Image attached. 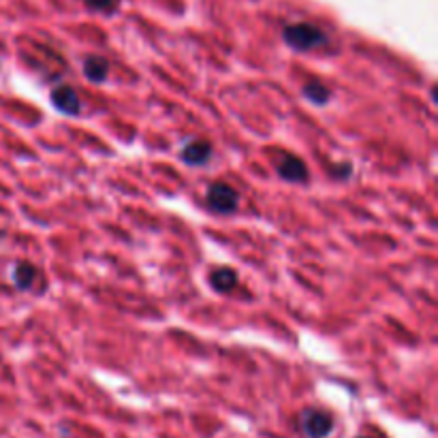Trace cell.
Wrapping results in <instances>:
<instances>
[{"mask_svg":"<svg viewBox=\"0 0 438 438\" xmlns=\"http://www.w3.org/2000/svg\"><path fill=\"white\" fill-rule=\"evenodd\" d=\"M83 75L94 83H103L109 75V62L103 56H90L83 62Z\"/></svg>","mask_w":438,"mask_h":438,"instance_id":"obj_7","label":"cell"},{"mask_svg":"<svg viewBox=\"0 0 438 438\" xmlns=\"http://www.w3.org/2000/svg\"><path fill=\"white\" fill-rule=\"evenodd\" d=\"M209 284H212L216 291L227 293V291H231V289L238 284V274H236L231 267H218V270L212 272V276H209Z\"/></svg>","mask_w":438,"mask_h":438,"instance_id":"obj_8","label":"cell"},{"mask_svg":"<svg viewBox=\"0 0 438 438\" xmlns=\"http://www.w3.org/2000/svg\"><path fill=\"white\" fill-rule=\"evenodd\" d=\"M299 423L308 438H327L334 430L332 415L318 408H306L299 417Z\"/></svg>","mask_w":438,"mask_h":438,"instance_id":"obj_2","label":"cell"},{"mask_svg":"<svg viewBox=\"0 0 438 438\" xmlns=\"http://www.w3.org/2000/svg\"><path fill=\"white\" fill-rule=\"evenodd\" d=\"M52 103L54 107L58 109V112L67 114V116H77L79 114V109H81V103H79V96L77 92L71 88V86H58L54 88L52 92Z\"/></svg>","mask_w":438,"mask_h":438,"instance_id":"obj_4","label":"cell"},{"mask_svg":"<svg viewBox=\"0 0 438 438\" xmlns=\"http://www.w3.org/2000/svg\"><path fill=\"white\" fill-rule=\"evenodd\" d=\"M282 39H284V43H287L289 47H293V50H297V52H308V50L325 43V35H323L316 26L306 24V22H304V24H291V26H287L284 33H282Z\"/></svg>","mask_w":438,"mask_h":438,"instance_id":"obj_1","label":"cell"},{"mask_svg":"<svg viewBox=\"0 0 438 438\" xmlns=\"http://www.w3.org/2000/svg\"><path fill=\"white\" fill-rule=\"evenodd\" d=\"M11 278L20 291H28V289H33V284L37 280V267L30 263H18L11 272Z\"/></svg>","mask_w":438,"mask_h":438,"instance_id":"obj_9","label":"cell"},{"mask_svg":"<svg viewBox=\"0 0 438 438\" xmlns=\"http://www.w3.org/2000/svg\"><path fill=\"white\" fill-rule=\"evenodd\" d=\"M238 201L240 195L236 188H231L225 182H214L207 188V203L212 205V209H216L218 214H231L238 209Z\"/></svg>","mask_w":438,"mask_h":438,"instance_id":"obj_3","label":"cell"},{"mask_svg":"<svg viewBox=\"0 0 438 438\" xmlns=\"http://www.w3.org/2000/svg\"><path fill=\"white\" fill-rule=\"evenodd\" d=\"M278 175L284 178L287 182H306L308 180V169L306 163L293 154H284L278 163Z\"/></svg>","mask_w":438,"mask_h":438,"instance_id":"obj_6","label":"cell"},{"mask_svg":"<svg viewBox=\"0 0 438 438\" xmlns=\"http://www.w3.org/2000/svg\"><path fill=\"white\" fill-rule=\"evenodd\" d=\"M301 94H304L310 103H314V105H325L327 100H330V96H332L330 88L318 83V81L306 83V86L301 88Z\"/></svg>","mask_w":438,"mask_h":438,"instance_id":"obj_10","label":"cell"},{"mask_svg":"<svg viewBox=\"0 0 438 438\" xmlns=\"http://www.w3.org/2000/svg\"><path fill=\"white\" fill-rule=\"evenodd\" d=\"M86 5L100 13H112L118 7V0H86Z\"/></svg>","mask_w":438,"mask_h":438,"instance_id":"obj_11","label":"cell"},{"mask_svg":"<svg viewBox=\"0 0 438 438\" xmlns=\"http://www.w3.org/2000/svg\"><path fill=\"white\" fill-rule=\"evenodd\" d=\"M182 161L190 167H199V165H205L212 156V146L209 142L205 139H195L190 144H186L180 152Z\"/></svg>","mask_w":438,"mask_h":438,"instance_id":"obj_5","label":"cell"}]
</instances>
